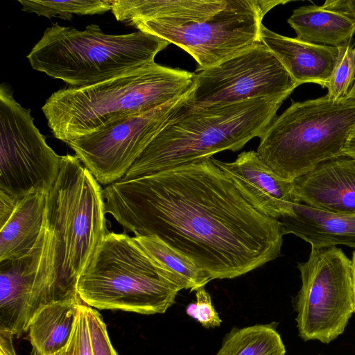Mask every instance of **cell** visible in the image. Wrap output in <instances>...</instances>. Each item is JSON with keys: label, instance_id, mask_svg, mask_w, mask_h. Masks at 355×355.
<instances>
[{"label": "cell", "instance_id": "1", "mask_svg": "<svg viewBox=\"0 0 355 355\" xmlns=\"http://www.w3.org/2000/svg\"><path fill=\"white\" fill-rule=\"evenodd\" d=\"M105 212L135 236H156L211 279H233L281 254L279 220L240 194L211 157L103 189Z\"/></svg>", "mask_w": 355, "mask_h": 355}, {"label": "cell", "instance_id": "2", "mask_svg": "<svg viewBox=\"0 0 355 355\" xmlns=\"http://www.w3.org/2000/svg\"><path fill=\"white\" fill-rule=\"evenodd\" d=\"M103 189L76 155L62 156L46 195L45 239L31 302V320L44 307L79 299L78 279L109 232Z\"/></svg>", "mask_w": 355, "mask_h": 355}, {"label": "cell", "instance_id": "3", "mask_svg": "<svg viewBox=\"0 0 355 355\" xmlns=\"http://www.w3.org/2000/svg\"><path fill=\"white\" fill-rule=\"evenodd\" d=\"M290 0H114L116 20L180 47L214 66L261 42L264 16Z\"/></svg>", "mask_w": 355, "mask_h": 355}, {"label": "cell", "instance_id": "4", "mask_svg": "<svg viewBox=\"0 0 355 355\" xmlns=\"http://www.w3.org/2000/svg\"><path fill=\"white\" fill-rule=\"evenodd\" d=\"M191 92L183 98L121 180L208 159L223 150L237 151L252 139L261 137L282 103L259 98L195 105L189 101Z\"/></svg>", "mask_w": 355, "mask_h": 355}, {"label": "cell", "instance_id": "5", "mask_svg": "<svg viewBox=\"0 0 355 355\" xmlns=\"http://www.w3.org/2000/svg\"><path fill=\"white\" fill-rule=\"evenodd\" d=\"M195 78V73L153 62L92 85L59 89L42 110L54 137L67 144L184 96Z\"/></svg>", "mask_w": 355, "mask_h": 355}, {"label": "cell", "instance_id": "6", "mask_svg": "<svg viewBox=\"0 0 355 355\" xmlns=\"http://www.w3.org/2000/svg\"><path fill=\"white\" fill-rule=\"evenodd\" d=\"M169 43L137 32L110 35L96 24L84 31L53 24L27 58L35 70L60 79L72 87L92 85L155 62Z\"/></svg>", "mask_w": 355, "mask_h": 355}, {"label": "cell", "instance_id": "7", "mask_svg": "<svg viewBox=\"0 0 355 355\" xmlns=\"http://www.w3.org/2000/svg\"><path fill=\"white\" fill-rule=\"evenodd\" d=\"M355 127V99L327 94L293 102L260 137L257 153L279 176L293 181L320 164L346 156Z\"/></svg>", "mask_w": 355, "mask_h": 355}, {"label": "cell", "instance_id": "8", "mask_svg": "<svg viewBox=\"0 0 355 355\" xmlns=\"http://www.w3.org/2000/svg\"><path fill=\"white\" fill-rule=\"evenodd\" d=\"M76 290L94 309L144 315L165 313L180 291L134 237L110 232L81 272Z\"/></svg>", "mask_w": 355, "mask_h": 355}, {"label": "cell", "instance_id": "9", "mask_svg": "<svg viewBox=\"0 0 355 355\" xmlns=\"http://www.w3.org/2000/svg\"><path fill=\"white\" fill-rule=\"evenodd\" d=\"M302 279L296 318L300 337L329 343L342 334L355 311L352 261L340 248H312L297 263Z\"/></svg>", "mask_w": 355, "mask_h": 355}, {"label": "cell", "instance_id": "10", "mask_svg": "<svg viewBox=\"0 0 355 355\" xmlns=\"http://www.w3.org/2000/svg\"><path fill=\"white\" fill-rule=\"evenodd\" d=\"M31 110L0 87V191L21 199L33 190L47 192L58 176L62 156L48 146Z\"/></svg>", "mask_w": 355, "mask_h": 355}, {"label": "cell", "instance_id": "11", "mask_svg": "<svg viewBox=\"0 0 355 355\" xmlns=\"http://www.w3.org/2000/svg\"><path fill=\"white\" fill-rule=\"evenodd\" d=\"M189 101L195 105L267 98L280 103L298 86L262 42L211 67L196 70Z\"/></svg>", "mask_w": 355, "mask_h": 355}, {"label": "cell", "instance_id": "12", "mask_svg": "<svg viewBox=\"0 0 355 355\" xmlns=\"http://www.w3.org/2000/svg\"><path fill=\"white\" fill-rule=\"evenodd\" d=\"M187 95L114 121L67 144L98 183L111 184L124 176Z\"/></svg>", "mask_w": 355, "mask_h": 355}, {"label": "cell", "instance_id": "13", "mask_svg": "<svg viewBox=\"0 0 355 355\" xmlns=\"http://www.w3.org/2000/svg\"><path fill=\"white\" fill-rule=\"evenodd\" d=\"M211 159L243 198L263 215L279 220L292 214L293 206L300 202L293 181L275 173L257 151H244L233 162Z\"/></svg>", "mask_w": 355, "mask_h": 355}, {"label": "cell", "instance_id": "14", "mask_svg": "<svg viewBox=\"0 0 355 355\" xmlns=\"http://www.w3.org/2000/svg\"><path fill=\"white\" fill-rule=\"evenodd\" d=\"M45 239L40 237L26 255L0 261V334L19 337L31 323L30 309Z\"/></svg>", "mask_w": 355, "mask_h": 355}, {"label": "cell", "instance_id": "15", "mask_svg": "<svg viewBox=\"0 0 355 355\" xmlns=\"http://www.w3.org/2000/svg\"><path fill=\"white\" fill-rule=\"evenodd\" d=\"M300 202L324 211L355 213V159L326 161L293 180Z\"/></svg>", "mask_w": 355, "mask_h": 355}, {"label": "cell", "instance_id": "16", "mask_svg": "<svg viewBox=\"0 0 355 355\" xmlns=\"http://www.w3.org/2000/svg\"><path fill=\"white\" fill-rule=\"evenodd\" d=\"M261 41L279 59L299 86L315 83L325 87L335 67L339 46L314 44L261 28Z\"/></svg>", "mask_w": 355, "mask_h": 355}, {"label": "cell", "instance_id": "17", "mask_svg": "<svg viewBox=\"0 0 355 355\" xmlns=\"http://www.w3.org/2000/svg\"><path fill=\"white\" fill-rule=\"evenodd\" d=\"M284 234H292L312 248L345 245L355 248V213L324 211L298 202L293 213L279 219Z\"/></svg>", "mask_w": 355, "mask_h": 355}, {"label": "cell", "instance_id": "18", "mask_svg": "<svg viewBox=\"0 0 355 355\" xmlns=\"http://www.w3.org/2000/svg\"><path fill=\"white\" fill-rule=\"evenodd\" d=\"M47 193L33 190L19 201L0 228V261L19 259L34 247L43 228Z\"/></svg>", "mask_w": 355, "mask_h": 355}, {"label": "cell", "instance_id": "19", "mask_svg": "<svg viewBox=\"0 0 355 355\" xmlns=\"http://www.w3.org/2000/svg\"><path fill=\"white\" fill-rule=\"evenodd\" d=\"M288 23L296 38L314 44L338 47L355 34V20L341 12L315 4L293 10Z\"/></svg>", "mask_w": 355, "mask_h": 355}, {"label": "cell", "instance_id": "20", "mask_svg": "<svg viewBox=\"0 0 355 355\" xmlns=\"http://www.w3.org/2000/svg\"><path fill=\"white\" fill-rule=\"evenodd\" d=\"M81 300H67L44 307L31 322L27 332L32 355H56L67 345Z\"/></svg>", "mask_w": 355, "mask_h": 355}, {"label": "cell", "instance_id": "21", "mask_svg": "<svg viewBox=\"0 0 355 355\" xmlns=\"http://www.w3.org/2000/svg\"><path fill=\"white\" fill-rule=\"evenodd\" d=\"M144 252L179 289L196 291L211 279L192 260L156 236H134Z\"/></svg>", "mask_w": 355, "mask_h": 355}, {"label": "cell", "instance_id": "22", "mask_svg": "<svg viewBox=\"0 0 355 355\" xmlns=\"http://www.w3.org/2000/svg\"><path fill=\"white\" fill-rule=\"evenodd\" d=\"M282 338L272 324L233 328L216 355H285Z\"/></svg>", "mask_w": 355, "mask_h": 355}, {"label": "cell", "instance_id": "23", "mask_svg": "<svg viewBox=\"0 0 355 355\" xmlns=\"http://www.w3.org/2000/svg\"><path fill=\"white\" fill-rule=\"evenodd\" d=\"M19 2L23 11L48 18L60 16L62 19H70L73 14L91 15L111 10L114 0H19Z\"/></svg>", "mask_w": 355, "mask_h": 355}, {"label": "cell", "instance_id": "24", "mask_svg": "<svg viewBox=\"0 0 355 355\" xmlns=\"http://www.w3.org/2000/svg\"><path fill=\"white\" fill-rule=\"evenodd\" d=\"M355 81V46L351 43L339 46V53L325 87L327 95L337 100L346 97Z\"/></svg>", "mask_w": 355, "mask_h": 355}, {"label": "cell", "instance_id": "25", "mask_svg": "<svg viewBox=\"0 0 355 355\" xmlns=\"http://www.w3.org/2000/svg\"><path fill=\"white\" fill-rule=\"evenodd\" d=\"M195 292L196 300L188 304L186 308L187 314L205 328L220 327L222 320L212 304L211 296L205 286L198 288Z\"/></svg>", "mask_w": 355, "mask_h": 355}, {"label": "cell", "instance_id": "26", "mask_svg": "<svg viewBox=\"0 0 355 355\" xmlns=\"http://www.w3.org/2000/svg\"><path fill=\"white\" fill-rule=\"evenodd\" d=\"M87 319L93 355H118L107 334L101 315L87 305Z\"/></svg>", "mask_w": 355, "mask_h": 355}, {"label": "cell", "instance_id": "27", "mask_svg": "<svg viewBox=\"0 0 355 355\" xmlns=\"http://www.w3.org/2000/svg\"><path fill=\"white\" fill-rule=\"evenodd\" d=\"M87 305L81 302L78 306L70 342L75 355H93L87 319Z\"/></svg>", "mask_w": 355, "mask_h": 355}, {"label": "cell", "instance_id": "28", "mask_svg": "<svg viewBox=\"0 0 355 355\" xmlns=\"http://www.w3.org/2000/svg\"><path fill=\"white\" fill-rule=\"evenodd\" d=\"M20 200L0 191V228L9 220Z\"/></svg>", "mask_w": 355, "mask_h": 355}, {"label": "cell", "instance_id": "29", "mask_svg": "<svg viewBox=\"0 0 355 355\" xmlns=\"http://www.w3.org/2000/svg\"><path fill=\"white\" fill-rule=\"evenodd\" d=\"M322 7L345 14L355 20V0H327Z\"/></svg>", "mask_w": 355, "mask_h": 355}, {"label": "cell", "instance_id": "30", "mask_svg": "<svg viewBox=\"0 0 355 355\" xmlns=\"http://www.w3.org/2000/svg\"><path fill=\"white\" fill-rule=\"evenodd\" d=\"M12 338L13 336L0 334V355H17Z\"/></svg>", "mask_w": 355, "mask_h": 355}, {"label": "cell", "instance_id": "31", "mask_svg": "<svg viewBox=\"0 0 355 355\" xmlns=\"http://www.w3.org/2000/svg\"><path fill=\"white\" fill-rule=\"evenodd\" d=\"M344 152L346 156L355 159V127L349 135Z\"/></svg>", "mask_w": 355, "mask_h": 355}, {"label": "cell", "instance_id": "32", "mask_svg": "<svg viewBox=\"0 0 355 355\" xmlns=\"http://www.w3.org/2000/svg\"><path fill=\"white\" fill-rule=\"evenodd\" d=\"M56 355H75L74 351L72 347V345L69 340L67 345L65 346V347L62 349L59 353H58Z\"/></svg>", "mask_w": 355, "mask_h": 355}, {"label": "cell", "instance_id": "33", "mask_svg": "<svg viewBox=\"0 0 355 355\" xmlns=\"http://www.w3.org/2000/svg\"><path fill=\"white\" fill-rule=\"evenodd\" d=\"M351 261H352L353 284H354V295H355V250L353 252L352 259ZM354 313H355V311H354Z\"/></svg>", "mask_w": 355, "mask_h": 355}, {"label": "cell", "instance_id": "34", "mask_svg": "<svg viewBox=\"0 0 355 355\" xmlns=\"http://www.w3.org/2000/svg\"><path fill=\"white\" fill-rule=\"evenodd\" d=\"M346 97L355 99V81Z\"/></svg>", "mask_w": 355, "mask_h": 355}, {"label": "cell", "instance_id": "35", "mask_svg": "<svg viewBox=\"0 0 355 355\" xmlns=\"http://www.w3.org/2000/svg\"><path fill=\"white\" fill-rule=\"evenodd\" d=\"M354 46H355V42H354Z\"/></svg>", "mask_w": 355, "mask_h": 355}]
</instances>
